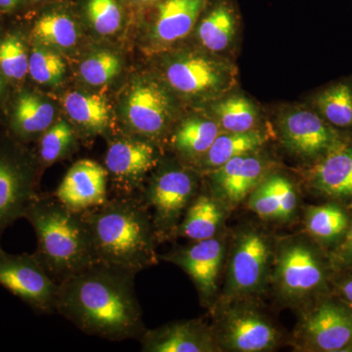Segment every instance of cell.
I'll return each mask as SVG.
<instances>
[{"mask_svg":"<svg viewBox=\"0 0 352 352\" xmlns=\"http://www.w3.org/2000/svg\"><path fill=\"white\" fill-rule=\"evenodd\" d=\"M135 276L94 264L59 285L56 312L87 335L111 342L139 340L146 327Z\"/></svg>","mask_w":352,"mask_h":352,"instance_id":"obj_1","label":"cell"},{"mask_svg":"<svg viewBox=\"0 0 352 352\" xmlns=\"http://www.w3.org/2000/svg\"><path fill=\"white\" fill-rule=\"evenodd\" d=\"M82 215L97 263L134 275L157 263L151 214L138 196L109 198Z\"/></svg>","mask_w":352,"mask_h":352,"instance_id":"obj_2","label":"cell"},{"mask_svg":"<svg viewBox=\"0 0 352 352\" xmlns=\"http://www.w3.org/2000/svg\"><path fill=\"white\" fill-rule=\"evenodd\" d=\"M24 219L36 233L34 256L58 285L97 263L82 212L69 210L54 195L38 193Z\"/></svg>","mask_w":352,"mask_h":352,"instance_id":"obj_3","label":"cell"},{"mask_svg":"<svg viewBox=\"0 0 352 352\" xmlns=\"http://www.w3.org/2000/svg\"><path fill=\"white\" fill-rule=\"evenodd\" d=\"M160 80L175 96L207 106L238 87V69L230 58L197 50L170 53Z\"/></svg>","mask_w":352,"mask_h":352,"instance_id":"obj_4","label":"cell"},{"mask_svg":"<svg viewBox=\"0 0 352 352\" xmlns=\"http://www.w3.org/2000/svg\"><path fill=\"white\" fill-rule=\"evenodd\" d=\"M139 198L151 214L157 242L175 238L187 208L199 193V171L185 164H157Z\"/></svg>","mask_w":352,"mask_h":352,"instance_id":"obj_5","label":"cell"},{"mask_svg":"<svg viewBox=\"0 0 352 352\" xmlns=\"http://www.w3.org/2000/svg\"><path fill=\"white\" fill-rule=\"evenodd\" d=\"M325 280L320 256L307 241L287 238L274 250L270 282L282 302L305 305L321 291Z\"/></svg>","mask_w":352,"mask_h":352,"instance_id":"obj_6","label":"cell"},{"mask_svg":"<svg viewBox=\"0 0 352 352\" xmlns=\"http://www.w3.org/2000/svg\"><path fill=\"white\" fill-rule=\"evenodd\" d=\"M274 249L270 238L256 227H244L234 238L223 303L252 300L270 282Z\"/></svg>","mask_w":352,"mask_h":352,"instance_id":"obj_7","label":"cell"},{"mask_svg":"<svg viewBox=\"0 0 352 352\" xmlns=\"http://www.w3.org/2000/svg\"><path fill=\"white\" fill-rule=\"evenodd\" d=\"M176 104L175 95L160 78H138L124 96V124L133 135L157 145L170 133Z\"/></svg>","mask_w":352,"mask_h":352,"instance_id":"obj_8","label":"cell"},{"mask_svg":"<svg viewBox=\"0 0 352 352\" xmlns=\"http://www.w3.org/2000/svg\"><path fill=\"white\" fill-rule=\"evenodd\" d=\"M251 300L223 303L212 325L221 351L265 352L276 349L281 333Z\"/></svg>","mask_w":352,"mask_h":352,"instance_id":"obj_9","label":"cell"},{"mask_svg":"<svg viewBox=\"0 0 352 352\" xmlns=\"http://www.w3.org/2000/svg\"><path fill=\"white\" fill-rule=\"evenodd\" d=\"M275 126L285 149L305 163H316L342 141L338 131L307 106L280 109Z\"/></svg>","mask_w":352,"mask_h":352,"instance_id":"obj_10","label":"cell"},{"mask_svg":"<svg viewBox=\"0 0 352 352\" xmlns=\"http://www.w3.org/2000/svg\"><path fill=\"white\" fill-rule=\"evenodd\" d=\"M0 286L36 314L56 312L59 285L34 254H9L0 245Z\"/></svg>","mask_w":352,"mask_h":352,"instance_id":"obj_11","label":"cell"},{"mask_svg":"<svg viewBox=\"0 0 352 352\" xmlns=\"http://www.w3.org/2000/svg\"><path fill=\"white\" fill-rule=\"evenodd\" d=\"M104 164L117 196H139L146 176L160 164L157 145L132 134L119 136L109 144Z\"/></svg>","mask_w":352,"mask_h":352,"instance_id":"obj_12","label":"cell"},{"mask_svg":"<svg viewBox=\"0 0 352 352\" xmlns=\"http://www.w3.org/2000/svg\"><path fill=\"white\" fill-rule=\"evenodd\" d=\"M36 163L38 159L32 160L15 147H0V242L8 227L24 219L30 204L38 196Z\"/></svg>","mask_w":352,"mask_h":352,"instance_id":"obj_13","label":"cell"},{"mask_svg":"<svg viewBox=\"0 0 352 352\" xmlns=\"http://www.w3.org/2000/svg\"><path fill=\"white\" fill-rule=\"evenodd\" d=\"M352 342V311L325 300L302 314L295 331L296 346L302 351H340Z\"/></svg>","mask_w":352,"mask_h":352,"instance_id":"obj_14","label":"cell"},{"mask_svg":"<svg viewBox=\"0 0 352 352\" xmlns=\"http://www.w3.org/2000/svg\"><path fill=\"white\" fill-rule=\"evenodd\" d=\"M271 170L272 162L258 150L234 157L206 175L210 183V193L229 210L247 201Z\"/></svg>","mask_w":352,"mask_h":352,"instance_id":"obj_15","label":"cell"},{"mask_svg":"<svg viewBox=\"0 0 352 352\" xmlns=\"http://www.w3.org/2000/svg\"><path fill=\"white\" fill-rule=\"evenodd\" d=\"M226 245L219 235L177 248L159 258L175 264L193 281L201 305L212 307L219 289V278L224 261Z\"/></svg>","mask_w":352,"mask_h":352,"instance_id":"obj_16","label":"cell"},{"mask_svg":"<svg viewBox=\"0 0 352 352\" xmlns=\"http://www.w3.org/2000/svg\"><path fill=\"white\" fill-rule=\"evenodd\" d=\"M241 25L236 0H208L192 34L201 50L232 59L239 43Z\"/></svg>","mask_w":352,"mask_h":352,"instance_id":"obj_17","label":"cell"},{"mask_svg":"<svg viewBox=\"0 0 352 352\" xmlns=\"http://www.w3.org/2000/svg\"><path fill=\"white\" fill-rule=\"evenodd\" d=\"M208 0H160L149 12V38L157 50H166L189 36Z\"/></svg>","mask_w":352,"mask_h":352,"instance_id":"obj_18","label":"cell"},{"mask_svg":"<svg viewBox=\"0 0 352 352\" xmlns=\"http://www.w3.org/2000/svg\"><path fill=\"white\" fill-rule=\"evenodd\" d=\"M138 340L144 352L221 351L214 327L201 319L173 322L153 330L146 329Z\"/></svg>","mask_w":352,"mask_h":352,"instance_id":"obj_19","label":"cell"},{"mask_svg":"<svg viewBox=\"0 0 352 352\" xmlns=\"http://www.w3.org/2000/svg\"><path fill=\"white\" fill-rule=\"evenodd\" d=\"M108 173L92 160H80L71 166L54 196L75 212H83L108 200Z\"/></svg>","mask_w":352,"mask_h":352,"instance_id":"obj_20","label":"cell"},{"mask_svg":"<svg viewBox=\"0 0 352 352\" xmlns=\"http://www.w3.org/2000/svg\"><path fill=\"white\" fill-rule=\"evenodd\" d=\"M295 183L289 176L271 170L247 199V207L264 220L289 221L298 207Z\"/></svg>","mask_w":352,"mask_h":352,"instance_id":"obj_21","label":"cell"},{"mask_svg":"<svg viewBox=\"0 0 352 352\" xmlns=\"http://www.w3.org/2000/svg\"><path fill=\"white\" fill-rule=\"evenodd\" d=\"M310 187L333 198H352V142L342 140L308 171Z\"/></svg>","mask_w":352,"mask_h":352,"instance_id":"obj_22","label":"cell"},{"mask_svg":"<svg viewBox=\"0 0 352 352\" xmlns=\"http://www.w3.org/2000/svg\"><path fill=\"white\" fill-rule=\"evenodd\" d=\"M221 129L205 111L187 116L171 132L170 146L182 163L194 166L207 154Z\"/></svg>","mask_w":352,"mask_h":352,"instance_id":"obj_23","label":"cell"},{"mask_svg":"<svg viewBox=\"0 0 352 352\" xmlns=\"http://www.w3.org/2000/svg\"><path fill=\"white\" fill-rule=\"evenodd\" d=\"M271 136L263 126L244 132L221 131L207 154L193 168L201 175H208L234 157L263 150Z\"/></svg>","mask_w":352,"mask_h":352,"instance_id":"obj_24","label":"cell"},{"mask_svg":"<svg viewBox=\"0 0 352 352\" xmlns=\"http://www.w3.org/2000/svg\"><path fill=\"white\" fill-rule=\"evenodd\" d=\"M219 124L221 131L244 132L263 127L258 104L234 89L203 108Z\"/></svg>","mask_w":352,"mask_h":352,"instance_id":"obj_25","label":"cell"},{"mask_svg":"<svg viewBox=\"0 0 352 352\" xmlns=\"http://www.w3.org/2000/svg\"><path fill=\"white\" fill-rule=\"evenodd\" d=\"M227 208L210 193H198L176 229L175 237L196 241L215 237L226 219Z\"/></svg>","mask_w":352,"mask_h":352,"instance_id":"obj_26","label":"cell"},{"mask_svg":"<svg viewBox=\"0 0 352 352\" xmlns=\"http://www.w3.org/2000/svg\"><path fill=\"white\" fill-rule=\"evenodd\" d=\"M55 108L38 95L24 92L16 100L10 127L20 140L39 138L54 124Z\"/></svg>","mask_w":352,"mask_h":352,"instance_id":"obj_27","label":"cell"},{"mask_svg":"<svg viewBox=\"0 0 352 352\" xmlns=\"http://www.w3.org/2000/svg\"><path fill=\"white\" fill-rule=\"evenodd\" d=\"M78 30L75 17L64 4L47 7L32 27V36L41 45L69 50L76 45Z\"/></svg>","mask_w":352,"mask_h":352,"instance_id":"obj_28","label":"cell"},{"mask_svg":"<svg viewBox=\"0 0 352 352\" xmlns=\"http://www.w3.org/2000/svg\"><path fill=\"white\" fill-rule=\"evenodd\" d=\"M64 107L69 119L87 135L104 133L110 127V106L100 95L69 92Z\"/></svg>","mask_w":352,"mask_h":352,"instance_id":"obj_29","label":"cell"},{"mask_svg":"<svg viewBox=\"0 0 352 352\" xmlns=\"http://www.w3.org/2000/svg\"><path fill=\"white\" fill-rule=\"evenodd\" d=\"M312 109L322 119L338 129H352V85L340 82L314 95Z\"/></svg>","mask_w":352,"mask_h":352,"instance_id":"obj_30","label":"cell"},{"mask_svg":"<svg viewBox=\"0 0 352 352\" xmlns=\"http://www.w3.org/2000/svg\"><path fill=\"white\" fill-rule=\"evenodd\" d=\"M307 233L322 243H332L346 235L349 228L347 214L336 204L308 208L305 220Z\"/></svg>","mask_w":352,"mask_h":352,"instance_id":"obj_31","label":"cell"},{"mask_svg":"<svg viewBox=\"0 0 352 352\" xmlns=\"http://www.w3.org/2000/svg\"><path fill=\"white\" fill-rule=\"evenodd\" d=\"M80 10L88 25L101 36L119 31L127 4L124 0H78Z\"/></svg>","mask_w":352,"mask_h":352,"instance_id":"obj_32","label":"cell"},{"mask_svg":"<svg viewBox=\"0 0 352 352\" xmlns=\"http://www.w3.org/2000/svg\"><path fill=\"white\" fill-rule=\"evenodd\" d=\"M76 147L75 129L66 120H58L39 136L38 162L50 166L68 157Z\"/></svg>","mask_w":352,"mask_h":352,"instance_id":"obj_33","label":"cell"},{"mask_svg":"<svg viewBox=\"0 0 352 352\" xmlns=\"http://www.w3.org/2000/svg\"><path fill=\"white\" fill-rule=\"evenodd\" d=\"M29 74L39 85H57L63 80L66 64L54 51L38 46L30 55Z\"/></svg>","mask_w":352,"mask_h":352,"instance_id":"obj_34","label":"cell"},{"mask_svg":"<svg viewBox=\"0 0 352 352\" xmlns=\"http://www.w3.org/2000/svg\"><path fill=\"white\" fill-rule=\"evenodd\" d=\"M122 64L120 58L111 51H99L80 64L82 80L94 87L107 85L119 75Z\"/></svg>","mask_w":352,"mask_h":352,"instance_id":"obj_35","label":"cell"},{"mask_svg":"<svg viewBox=\"0 0 352 352\" xmlns=\"http://www.w3.org/2000/svg\"><path fill=\"white\" fill-rule=\"evenodd\" d=\"M30 55L22 39L6 36L0 43V73L10 80H23L29 73Z\"/></svg>","mask_w":352,"mask_h":352,"instance_id":"obj_36","label":"cell"},{"mask_svg":"<svg viewBox=\"0 0 352 352\" xmlns=\"http://www.w3.org/2000/svg\"><path fill=\"white\" fill-rule=\"evenodd\" d=\"M342 258L346 263H352V221L346 232V238L342 245Z\"/></svg>","mask_w":352,"mask_h":352,"instance_id":"obj_37","label":"cell"},{"mask_svg":"<svg viewBox=\"0 0 352 352\" xmlns=\"http://www.w3.org/2000/svg\"><path fill=\"white\" fill-rule=\"evenodd\" d=\"M28 0H0V12H13L24 6Z\"/></svg>","mask_w":352,"mask_h":352,"instance_id":"obj_38","label":"cell"},{"mask_svg":"<svg viewBox=\"0 0 352 352\" xmlns=\"http://www.w3.org/2000/svg\"><path fill=\"white\" fill-rule=\"evenodd\" d=\"M340 293L342 296L352 305V277L344 280L340 286Z\"/></svg>","mask_w":352,"mask_h":352,"instance_id":"obj_39","label":"cell"},{"mask_svg":"<svg viewBox=\"0 0 352 352\" xmlns=\"http://www.w3.org/2000/svg\"><path fill=\"white\" fill-rule=\"evenodd\" d=\"M160 0H124V2L129 6L138 7V8L147 9Z\"/></svg>","mask_w":352,"mask_h":352,"instance_id":"obj_40","label":"cell"},{"mask_svg":"<svg viewBox=\"0 0 352 352\" xmlns=\"http://www.w3.org/2000/svg\"><path fill=\"white\" fill-rule=\"evenodd\" d=\"M51 1H55V0H28V2L34 4V6H38V4L46 3V2Z\"/></svg>","mask_w":352,"mask_h":352,"instance_id":"obj_41","label":"cell"},{"mask_svg":"<svg viewBox=\"0 0 352 352\" xmlns=\"http://www.w3.org/2000/svg\"><path fill=\"white\" fill-rule=\"evenodd\" d=\"M4 89V83L3 80H2V76L0 75V96H1L2 92H3Z\"/></svg>","mask_w":352,"mask_h":352,"instance_id":"obj_42","label":"cell"}]
</instances>
